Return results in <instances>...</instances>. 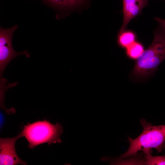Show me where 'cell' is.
Here are the masks:
<instances>
[{
    "label": "cell",
    "mask_w": 165,
    "mask_h": 165,
    "mask_svg": "<svg viewBox=\"0 0 165 165\" xmlns=\"http://www.w3.org/2000/svg\"><path fill=\"white\" fill-rule=\"evenodd\" d=\"M155 19L160 25L165 30V19L157 17H156Z\"/></svg>",
    "instance_id": "11"
},
{
    "label": "cell",
    "mask_w": 165,
    "mask_h": 165,
    "mask_svg": "<svg viewBox=\"0 0 165 165\" xmlns=\"http://www.w3.org/2000/svg\"><path fill=\"white\" fill-rule=\"evenodd\" d=\"M160 27L152 43L135 60L131 75L137 79H146L151 76L165 59V30Z\"/></svg>",
    "instance_id": "1"
},
{
    "label": "cell",
    "mask_w": 165,
    "mask_h": 165,
    "mask_svg": "<svg viewBox=\"0 0 165 165\" xmlns=\"http://www.w3.org/2000/svg\"><path fill=\"white\" fill-rule=\"evenodd\" d=\"M22 137L21 133L12 138H1L0 139V165H27L17 156L15 148L17 140Z\"/></svg>",
    "instance_id": "5"
},
{
    "label": "cell",
    "mask_w": 165,
    "mask_h": 165,
    "mask_svg": "<svg viewBox=\"0 0 165 165\" xmlns=\"http://www.w3.org/2000/svg\"><path fill=\"white\" fill-rule=\"evenodd\" d=\"M140 123L143 128L142 132L134 139L128 137L129 148L119 158L135 156L140 150L145 153H151L152 148H155L159 152L164 148L165 125L152 126L144 119H141Z\"/></svg>",
    "instance_id": "2"
},
{
    "label": "cell",
    "mask_w": 165,
    "mask_h": 165,
    "mask_svg": "<svg viewBox=\"0 0 165 165\" xmlns=\"http://www.w3.org/2000/svg\"><path fill=\"white\" fill-rule=\"evenodd\" d=\"M148 0H123V20L119 32L125 30L130 21L140 14Z\"/></svg>",
    "instance_id": "6"
},
{
    "label": "cell",
    "mask_w": 165,
    "mask_h": 165,
    "mask_svg": "<svg viewBox=\"0 0 165 165\" xmlns=\"http://www.w3.org/2000/svg\"><path fill=\"white\" fill-rule=\"evenodd\" d=\"M145 51L143 45L141 42L135 41L125 49L127 56L130 59L136 60Z\"/></svg>",
    "instance_id": "8"
},
{
    "label": "cell",
    "mask_w": 165,
    "mask_h": 165,
    "mask_svg": "<svg viewBox=\"0 0 165 165\" xmlns=\"http://www.w3.org/2000/svg\"><path fill=\"white\" fill-rule=\"evenodd\" d=\"M136 35L134 32L130 30H125L119 32L117 42L120 48L125 49L136 41Z\"/></svg>",
    "instance_id": "7"
},
{
    "label": "cell",
    "mask_w": 165,
    "mask_h": 165,
    "mask_svg": "<svg viewBox=\"0 0 165 165\" xmlns=\"http://www.w3.org/2000/svg\"><path fill=\"white\" fill-rule=\"evenodd\" d=\"M18 25L8 28L0 27V73L2 75L5 69L9 63L17 56L24 54L28 58L30 54L27 50L17 52L13 49L12 45V37Z\"/></svg>",
    "instance_id": "4"
},
{
    "label": "cell",
    "mask_w": 165,
    "mask_h": 165,
    "mask_svg": "<svg viewBox=\"0 0 165 165\" xmlns=\"http://www.w3.org/2000/svg\"><path fill=\"white\" fill-rule=\"evenodd\" d=\"M63 131L62 125L59 123L52 124L46 120L28 123L23 127L20 133L28 142V147L33 148L39 145L62 142L61 136Z\"/></svg>",
    "instance_id": "3"
},
{
    "label": "cell",
    "mask_w": 165,
    "mask_h": 165,
    "mask_svg": "<svg viewBox=\"0 0 165 165\" xmlns=\"http://www.w3.org/2000/svg\"><path fill=\"white\" fill-rule=\"evenodd\" d=\"M144 164L148 165H165V155L153 156L151 153H145Z\"/></svg>",
    "instance_id": "10"
},
{
    "label": "cell",
    "mask_w": 165,
    "mask_h": 165,
    "mask_svg": "<svg viewBox=\"0 0 165 165\" xmlns=\"http://www.w3.org/2000/svg\"><path fill=\"white\" fill-rule=\"evenodd\" d=\"M60 8H73L83 5L86 0H46Z\"/></svg>",
    "instance_id": "9"
},
{
    "label": "cell",
    "mask_w": 165,
    "mask_h": 165,
    "mask_svg": "<svg viewBox=\"0 0 165 165\" xmlns=\"http://www.w3.org/2000/svg\"><path fill=\"white\" fill-rule=\"evenodd\" d=\"M164 1H165V0H164Z\"/></svg>",
    "instance_id": "12"
}]
</instances>
